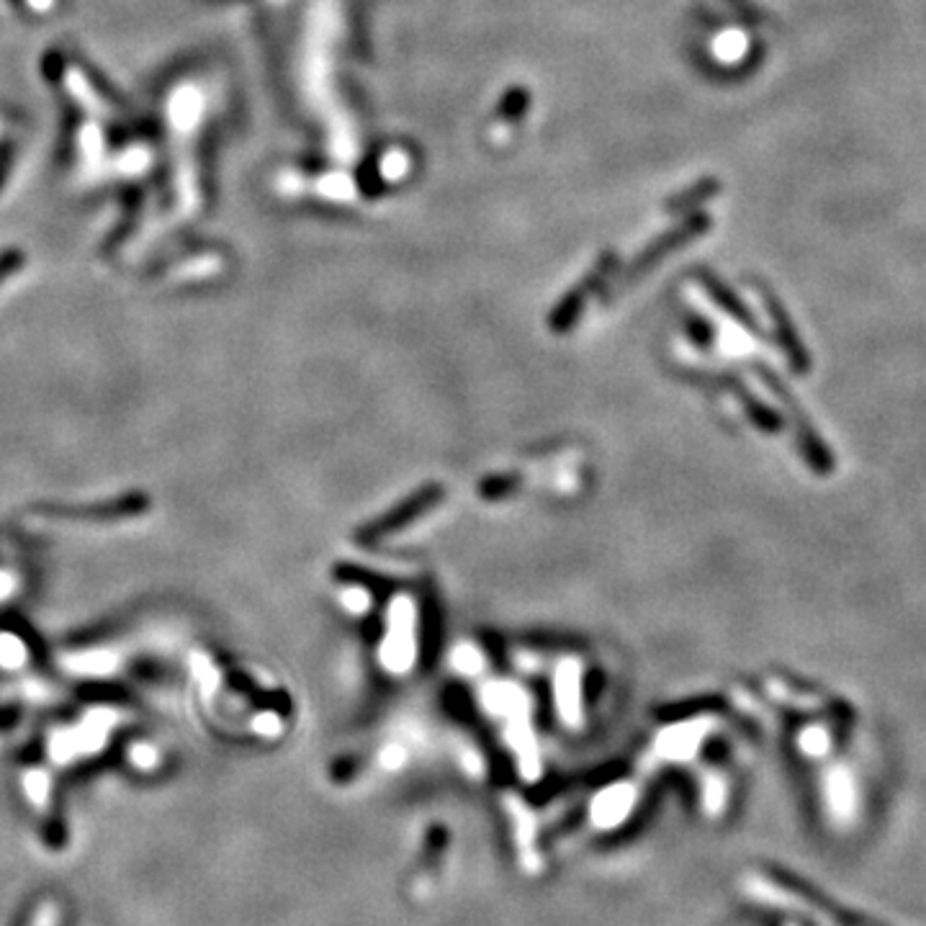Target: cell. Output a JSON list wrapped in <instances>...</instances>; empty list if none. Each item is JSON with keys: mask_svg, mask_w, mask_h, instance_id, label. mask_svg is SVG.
<instances>
[{"mask_svg": "<svg viewBox=\"0 0 926 926\" xmlns=\"http://www.w3.org/2000/svg\"><path fill=\"white\" fill-rule=\"evenodd\" d=\"M716 194H718V181L713 178L698 181V183H693L687 190H679V194L669 196L667 201H664V214H683L687 209H693V206H700L702 201H708V198Z\"/></svg>", "mask_w": 926, "mask_h": 926, "instance_id": "4", "label": "cell"}, {"mask_svg": "<svg viewBox=\"0 0 926 926\" xmlns=\"http://www.w3.org/2000/svg\"><path fill=\"white\" fill-rule=\"evenodd\" d=\"M148 508H150V500L144 494H127L111 502L80 504V508H44V512H57L55 518H65V520H96V523H104V520L134 518Z\"/></svg>", "mask_w": 926, "mask_h": 926, "instance_id": "3", "label": "cell"}, {"mask_svg": "<svg viewBox=\"0 0 926 926\" xmlns=\"http://www.w3.org/2000/svg\"><path fill=\"white\" fill-rule=\"evenodd\" d=\"M527 109H531V90H527L525 86H512L508 94L502 96L500 109H497V119L520 121Z\"/></svg>", "mask_w": 926, "mask_h": 926, "instance_id": "5", "label": "cell"}, {"mask_svg": "<svg viewBox=\"0 0 926 926\" xmlns=\"http://www.w3.org/2000/svg\"><path fill=\"white\" fill-rule=\"evenodd\" d=\"M721 3H726V6H729V9H733V11H739L741 17H747V19H752V17H754L752 6H749L747 0H721Z\"/></svg>", "mask_w": 926, "mask_h": 926, "instance_id": "6", "label": "cell"}, {"mask_svg": "<svg viewBox=\"0 0 926 926\" xmlns=\"http://www.w3.org/2000/svg\"><path fill=\"white\" fill-rule=\"evenodd\" d=\"M708 227H710V219L706 217V214H695V217H687L685 221H679L677 227H672L669 232L654 237V240L649 242L646 248L631 260V265L623 271L621 281L629 283L633 279H639V275H644L646 271H652V268L660 263V260L669 255V252L685 248L687 242L695 240V237L708 232Z\"/></svg>", "mask_w": 926, "mask_h": 926, "instance_id": "1", "label": "cell"}, {"mask_svg": "<svg viewBox=\"0 0 926 926\" xmlns=\"http://www.w3.org/2000/svg\"><path fill=\"white\" fill-rule=\"evenodd\" d=\"M621 265V258H618L615 250H604L600 258L595 260V265L589 268V273L581 279L579 286H574L569 294L562 298V304L554 309V317H551V327L558 333H564L566 327H569L574 319L579 317L581 306H585V298L597 291L604 283V279L615 271V268Z\"/></svg>", "mask_w": 926, "mask_h": 926, "instance_id": "2", "label": "cell"}]
</instances>
